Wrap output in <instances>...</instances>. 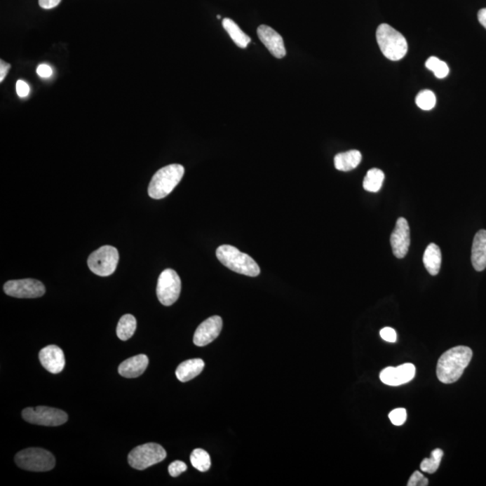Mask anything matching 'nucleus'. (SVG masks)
I'll return each instance as SVG.
<instances>
[{"instance_id": "obj_1", "label": "nucleus", "mask_w": 486, "mask_h": 486, "mask_svg": "<svg viewBox=\"0 0 486 486\" xmlns=\"http://www.w3.org/2000/svg\"><path fill=\"white\" fill-rule=\"evenodd\" d=\"M472 357V349L466 346H457L445 352L437 364L438 380L443 384L457 382L468 367Z\"/></svg>"}, {"instance_id": "obj_2", "label": "nucleus", "mask_w": 486, "mask_h": 486, "mask_svg": "<svg viewBox=\"0 0 486 486\" xmlns=\"http://www.w3.org/2000/svg\"><path fill=\"white\" fill-rule=\"evenodd\" d=\"M185 168L180 164H171L158 170L152 177L149 185V196L154 199H161L170 195L182 180Z\"/></svg>"}, {"instance_id": "obj_3", "label": "nucleus", "mask_w": 486, "mask_h": 486, "mask_svg": "<svg viewBox=\"0 0 486 486\" xmlns=\"http://www.w3.org/2000/svg\"><path fill=\"white\" fill-rule=\"evenodd\" d=\"M216 256L222 265L233 271L249 276L259 275L260 269L252 257L241 252L237 248L222 245L216 250Z\"/></svg>"}, {"instance_id": "obj_4", "label": "nucleus", "mask_w": 486, "mask_h": 486, "mask_svg": "<svg viewBox=\"0 0 486 486\" xmlns=\"http://www.w3.org/2000/svg\"><path fill=\"white\" fill-rule=\"evenodd\" d=\"M377 41L381 52L387 59L396 62L407 53L408 44L405 36L389 25L382 24L378 27Z\"/></svg>"}, {"instance_id": "obj_5", "label": "nucleus", "mask_w": 486, "mask_h": 486, "mask_svg": "<svg viewBox=\"0 0 486 486\" xmlns=\"http://www.w3.org/2000/svg\"><path fill=\"white\" fill-rule=\"evenodd\" d=\"M19 468L32 472L50 471L55 466L53 454L40 447H30L18 452L15 457Z\"/></svg>"}, {"instance_id": "obj_6", "label": "nucleus", "mask_w": 486, "mask_h": 486, "mask_svg": "<svg viewBox=\"0 0 486 486\" xmlns=\"http://www.w3.org/2000/svg\"><path fill=\"white\" fill-rule=\"evenodd\" d=\"M166 450L156 443H147L136 447L128 456L129 465L137 470H144L163 461L166 459Z\"/></svg>"}, {"instance_id": "obj_7", "label": "nucleus", "mask_w": 486, "mask_h": 486, "mask_svg": "<svg viewBox=\"0 0 486 486\" xmlns=\"http://www.w3.org/2000/svg\"><path fill=\"white\" fill-rule=\"evenodd\" d=\"M119 262V253L116 248L106 245L90 254L88 265L94 274L107 276L116 271Z\"/></svg>"}, {"instance_id": "obj_8", "label": "nucleus", "mask_w": 486, "mask_h": 486, "mask_svg": "<svg viewBox=\"0 0 486 486\" xmlns=\"http://www.w3.org/2000/svg\"><path fill=\"white\" fill-rule=\"evenodd\" d=\"M25 421L42 426L56 427L65 424L68 421V415L62 410L38 406L36 408H25L22 412Z\"/></svg>"}, {"instance_id": "obj_9", "label": "nucleus", "mask_w": 486, "mask_h": 486, "mask_svg": "<svg viewBox=\"0 0 486 486\" xmlns=\"http://www.w3.org/2000/svg\"><path fill=\"white\" fill-rule=\"evenodd\" d=\"M181 291L180 276L173 269H165L158 279L157 297L165 306H173L179 299Z\"/></svg>"}, {"instance_id": "obj_10", "label": "nucleus", "mask_w": 486, "mask_h": 486, "mask_svg": "<svg viewBox=\"0 0 486 486\" xmlns=\"http://www.w3.org/2000/svg\"><path fill=\"white\" fill-rule=\"evenodd\" d=\"M4 292L12 297L37 298L46 294V287L42 282L36 279H19L6 282L4 285Z\"/></svg>"}, {"instance_id": "obj_11", "label": "nucleus", "mask_w": 486, "mask_h": 486, "mask_svg": "<svg viewBox=\"0 0 486 486\" xmlns=\"http://www.w3.org/2000/svg\"><path fill=\"white\" fill-rule=\"evenodd\" d=\"M416 373L414 365L403 364L401 366L384 368L380 373V380L390 386H398L414 379Z\"/></svg>"}, {"instance_id": "obj_12", "label": "nucleus", "mask_w": 486, "mask_h": 486, "mask_svg": "<svg viewBox=\"0 0 486 486\" xmlns=\"http://www.w3.org/2000/svg\"><path fill=\"white\" fill-rule=\"evenodd\" d=\"M391 246L393 255L398 259H403L408 253L410 243V227L405 218L400 217L396 222L395 230L391 234Z\"/></svg>"}, {"instance_id": "obj_13", "label": "nucleus", "mask_w": 486, "mask_h": 486, "mask_svg": "<svg viewBox=\"0 0 486 486\" xmlns=\"http://www.w3.org/2000/svg\"><path fill=\"white\" fill-rule=\"evenodd\" d=\"M222 328V320L220 316H215L206 319L196 329L194 343L198 347L210 344L220 335Z\"/></svg>"}, {"instance_id": "obj_14", "label": "nucleus", "mask_w": 486, "mask_h": 486, "mask_svg": "<svg viewBox=\"0 0 486 486\" xmlns=\"http://www.w3.org/2000/svg\"><path fill=\"white\" fill-rule=\"evenodd\" d=\"M258 36L266 49L276 58L281 59L285 56L287 50H285L284 40L278 32L268 25H262L258 28Z\"/></svg>"}, {"instance_id": "obj_15", "label": "nucleus", "mask_w": 486, "mask_h": 486, "mask_svg": "<svg viewBox=\"0 0 486 486\" xmlns=\"http://www.w3.org/2000/svg\"><path fill=\"white\" fill-rule=\"evenodd\" d=\"M39 360L42 366L48 372L59 374L65 367V357L62 349L56 345L46 346L39 352Z\"/></svg>"}, {"instance_id": "obj_16", "label": "nucleus", "mask_w": 486, "mask_h": 486, "mask_svg": "<svg viewBox=\"0 0 486 486\" xmlns=\"http://www.w3.org/2000/svg\"><path fill=\"white\" fill-rule=\"evenodd\" d=\"M149 358L144 354L135 356L120 364L119 372L126 378H135L142 376L148 367Z\"/></svg>"}, {"instance_id": "obj_17", "label": "nucleus", "mask_w": 486, "mask_h": 486, "mask_svg": "<svg viewBox=\"0 0 486 486\" xmlns=\"http://www.w3.org/2000/svg\"><path fill=\"white\" fill-rule=\"evenodd\" d=\"M472 264L476 271L486 269V231L476 233L472 246Z\"/></svg>"}, {"instance_id": "obj_18", "label": "nucleus", "mask_w": 486, "mask_h": 486, "mask_svg": "<svg viewBox=\"0 0 486 486\" xmlns=\"http://www.w3.org/2000/svg\"><path fill=\"white\" fill-rule=\"evenodd\" d=\"M204 367L205 362L201 358L186 360L177 367L176 377L180 382H187L198 377Z\"/></svg>"}, {"instance_id": "obj_19", "label": "nucleus", "mask_w": 486, "mask_h": 486, "mask_svg": "<svg viewBox=\"0 0 486 486\" xmlns=\"http://www.w3.org/2000/svg\"><path fill=\"white\" fill-rule=\"evenodd\" d=\"M361 158L360 151L357 150L342 152L335 158V168L341 171H351L360 165Z\"/></svg>"}, {"instance_id": "obj_20", "label": "nucleus", "mask_w": 486, "mask_h": 486, "mask_svg": "<svg viewBox=\"0 0 486 486\" xmlns=\"http://www.w3.org/2000/svg\"><path fill=\"white\" fill-rule=\"evenodd\" d=\"M441 252L440 248L435 243H431L426 248L424 255L425 268L431 276H436L440 272L441 266Z\"/></svg>"}, {"instance_id": "obj_21", "label": "nucleus", "mask_w": 486, "mask_h": 486, "mask_svg": "<svg viewBox=\"0 0 486 486\" xmlns=\"http://www.w3.org/2000/svg\"><path fill=\"white\" fill-rule=\"evenodd\" d=\"M222 27L227 32L229 36L233 39L235 44H237L240 48H246L248 44L250 43V36H248L243 30L241 29L239 25L235 23L230 18H224L222 20Z\"/></svg>"}, {"instance_id": "obj_22", "label": "nucleus", "mask_w": 486, "mask_h": 486, "mask_svg": "<svg viewBox=\"0 0 486 486\" xmlns=\"http://www.w3.org/2000/svg\"><path fill=\"white\" fill-rule=\"evenodd\" d=\"M136 330V319L132 314H126L117 324L116 335L122 341H127L135 335Z\"/></svg>"}, {"instance_id": "obj_23", "label": "nucleus", "mask_w": 486, "mask_h": 486, "mask_svg": "<svg viewBox=\"0 0 486 486\" xmlns=\"http://www.w3.org/2000/svg\"><path fill=\"white\" fill-rule=\"evenodd\" d=\"M384 180V174L378 168H371L367 171L363 181V187L368 192L376 193L382 187Z\"/></svg>"}, {"instance_id": "obj_24", "label": "nucleus", "mask_w": 486, "mask_h": 486, "mask_svg": "<svg viewBox=\"0 0 486 486\" xmlns=\"http://www.w3.org/2000/svg\"><path fill=\"white\" fill-rule=\"evenodd\" d=\"M192 466L200 472L208 471L211 468V459L209 454L202 449H196L190 456Z\"/></svg>"}, {"instance_id": "obj_25", "label": "nucleus", "mask_w": 486, "mask_h": 486, "mask_svg": "<svg viewBox=\"0 0 486 486\" xmlns=\"http://www.w3.org/2000/svg\"><path fill=\"white\" fill-rule=\"evenodd\" d=\"M443 454V451L440 449H436L432 451L430 459L422 460L421 464V471L428 473V474H433V473L436 472L438 466L440 465Z\"/></svg>"}, {"instance_id": "obj_26", "label": "nucleus", "mask_w": 486, "mask_h": 486, "mask_svg": "<svg viewBox=\"0 0 486 486\" xmlns=\"http://www.w3.org/2000/svg\"><path fill=\"white\" fill-rule=\"evenodd\" d=\"M425 66L433 72L438 79L446 78L450 72L449 66L447 65V63L437 58V57L428 58L426 63H425Z\"/></svg>"}, {"instance_id": "obj_27", "label": "nucleus", "mask_w": 486, "mask_h": 486, "mask_svg": "<svg viewBox=\"0 0 486 486\" xmlns=\"http://www.w3.org/2000/svg\"><path fill=\"white\" fill-rule=\"evenodd\" d=\"M415 102L422 110H431L436 104V96L431 90H421L416 97Z\"/></svg>"}, {"instance_id": "obj_28", "label": "nucleus", "mask_w": 486, "mask_h": 486, "mask_svg": "<svg viewBox=\"0 0 486 486\" xmlns=\"http://www.w3.org/2000/svg\"><path fill=\"white\" fill-rule=\"evenodd\" d=\"M406 418H407V414H406V410L403 408L393 410L389 414L390 421L396 426H401L405 424Z\"/></svg>"}, {"instance_id": "obj_29", "label": "nucleus", "mask_w": 486, "mask_h": 486, "mask_svg": "<svg viewBox=\"0 0 486 486\" xmlns=\"http://www.w3.org/2000/svg\"><path fill=\"white\" fill-rule=\"evenodd\" d=\"M187 469V466L185 463L180 461V460H177V461L171 463L170 466H168V473L173 478H177V476L185 472Z\"/></svg>"}, {"instance_id": "obj_30", "label": "nucleus", "mask_w": 486, "mask_h": 486, "mask_svg": "<svg viewBox=\"0 0 486 486\" xmlns=\"http://www.w3.org/2000/svg\"><path fill=\"white\" fill-rule=\"evenodd\" d=\"M428 480L421 472L415 471L410 478L408 486H427Z\"/></svg>"}, {"instance_id": "obj_31", "label": "nucleus", "mask_w": 486, "mask_h": 486, "mask_svg": "<svg viewBox=\"0 0 486 486\" xmlns=\"http://www.w3.org/2000/svg\"><path fill=\"white\" fill-rule=\"evenodd\" d=\"M380 336L381 338L384 339V341H386L387 342H396L397 335L396 330L390 328V327H386V328L381 330Z\"/></svg>"}, {"instance_id": "obj_32", "label": "nucleus", "mask_w": 486, "mask_h": 486, "mask_svg": "<svg viewBox=\"0 0 486 486\" xmlns=\"http://www.w3.org/2000/svg\"><path fill=\"white\" fill-rule=\"evenodd\" d=\"M30 88L29 86L23 81H18L17 82V93L20 97H27L29 95Z\"/></svg>"}, {"instance_id": "obj_33", "label": "nucleus", "mask_w": 486, "mask_h": 486, "mask_svg": "<svg viewBox=\"0 0 486 486\" xmlns=\"http://www.w3.org/2000/svg\"><path fill=\"white\" fill-rule=\"evenodd\" d=\"M37 74L40 76L41 78H50L53 75V69L49 65H41L38 66Z\"/></svg>"}, {"instance_id": "obj_34", "label": "nucleus", "mask_w": 486, "mask_h": 486, "mask_svg": "<svg viewBox=\"0 0 486 486\" xmlns=\"http://www.w3.org/2000/svg\"><path fill=\"white\" fill-rule=\"evenodd\" d=\"M62 0H39V6L43 9H52L56 8Z\"/></svg>"}, {"instance_id": "obj_35", "label": "nucleus", "mask_w": 486, "mask_h": 486, "mask_svg": "<svg viewBox=\"0 0 486 486\" xmlns=\"http://www.w3.org/2000/svg\"><path fill=\"white\" fill-rule=\"evenodd\" d=\"M11 69V65H8V63H6L3 60H0V82L4 81L6 76Z\"/></svg>"}, {"instance_id": "obj_36", "label": "nucleus", "mask_w": 486, "mask_h": 486, "mask_svg": "<svg viewBox=\"0 0 486 486\" xmlns=\"http://www.w3.org/2000/svg\"><path fill=\"white\" fill-rule=\"evenodd\" d=\"M478 20L486 29V8H482L478 12Z\"/></svg>"}]
</instances>
